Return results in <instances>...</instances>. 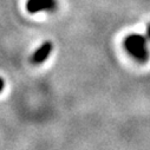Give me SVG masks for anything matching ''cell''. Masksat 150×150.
Wrapping results in <instances>:
<instances>
[{"mask_svg": "<svg viewBox=\"0 0 150 150\" xmlns=\"http://www.w3.org/2000/svg\"><path fill=\"white\" fill-rule=\"evenodd\" d=\"M57 7V0H27L26 3V10L32 14L39 12H53Z\"/></svg>", "mask_w": 150, "mask_h": 150, "instance_id": "cell-2", "label": "cell"}, {"mask_svg": "<svg viewBox=\"0 0 150 150\" xmlns=\"http://www.w3.org/2000/svg\"><path fill=\"white\" fill-rule=\"evenodd\" d=\"M145 38L150 42V24L146 26V30H145Z\"/></svg>", "mask_w": 150, "mask_h": 150, "instance_id": "cell-4", "label": "cell"}, {"mask_svg": "<svg viewBox=\"0 0 150 150\" xmlns=\"http://www.w3.org/2000/svg\"><path fill=\"white\" fill-rule=\"evenodd\" d=\"M53 50V44L51 42H45L43 43L38 49L34 51V53L32 54L31 57V63L32 64H35V65H39V64H43L47 58L51 54Z\"/></svg>", "mask_w": 150, "mask_h": 150, "instance_id": "cell-3", "label": "cell"}, {"mask_svg": "<svg viewBox=\"0 0 150 150\" xmlns=\"http://www.w3.org/2000/svg\"><path fill=\"white\" fill-rule=\"evenodd\" d=\"M149 40L145 38V35L131 33L127 35L123 42V46L125 51L138 63H145L149 59L150 52L148 47Z\"/></svg>", "mask_w": 150, "mask_h": 150, "instance_id": "cell-1", "label": "cell"}, {"mask_svg": "<svg viewBox=\"0 0 150 150\" xmlns=\"http://www.w3.org/2000/svg\"><path fill=\"white\" fill-rule=\"evenodd\" d=\"M4 86H5V82H4V79L0 77V92L3 91V89H4Z\"/></svg>", "mask_w": 150, "mask_h": 150, "instance_id": "cell-5", "label": "cell"}]
</instances>
